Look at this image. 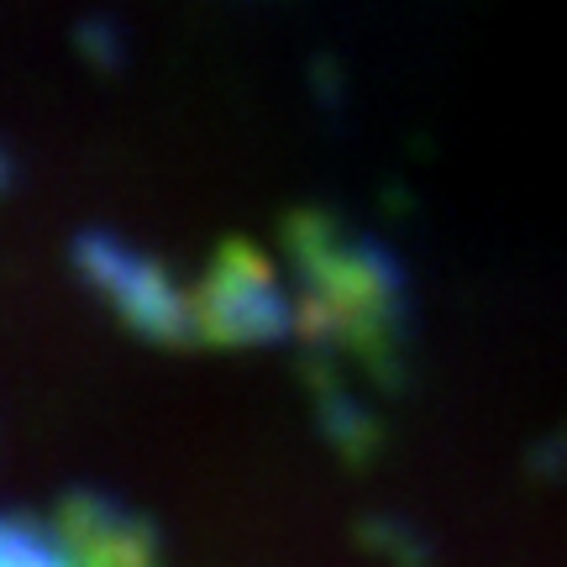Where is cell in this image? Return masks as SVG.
Wrapping results in <instances>:
<instances>
[{
	"label": "cell",
	"mask_w": 567,
	"mask_h": 567,
	"mask_svg": "<svg viewBox=\"0 0 567 567\" xmlns=\"http://www.w3.org/2000/svg\"><path fill=\"white\" fill-rule=\"evenodd\" d=\"M0 184H6V153H0Z\"/></svg>",
	"instance_id": "cell-4"
},
{
	"label": "cell",
	"mask_w": 567,
	"mask_h": 567,
	"mask_svg": "<svg viewBox=\"0 0 567 567\" xmlns=\"http://www.w3.org/2000/svg\"><path fill=\"white\" fill-rule=\"evenodd\" d=\"M74 258H80L84 279L101 289L105 300H111V310L132 331L153 337V342H189V337H200L195 289L174 284V274L158 258H147V252L116 243L105 231H84Z\"/></svg>",
	"instance_id": "cell-1"
},
{
	"label": "cell",
	"mask_w": 567,
	"mask_h": 567,
	"mask_svg": "<svg viewBox=\"0 0 567 567\" xmlns=\"http://www.w3.org/2000/svg\"><path fill=\"white\" fill-rule=\"evenodd\" d=\"M0 567H84L80 551L48 520H0Z\"/></svg>",
	"instance_id": "cell-3"
},
{
	"label": "cell",
	"mask_w": 567,
	"mask_h": 567,
	"mask_svg": "<svg viewBox=\"0 0 567 567\" xmlns=\"http://www.w3.org/2000/svg\"><path fill=\"white\" fill-rule=\"evenodd\" d=\"M200 337L231 347H268L284 342L300 321V295L274 264H264L247 247H226L210 279L195 289Z\"/></svg>",
	"instance_id": "cell-2"
}]
</instances>
